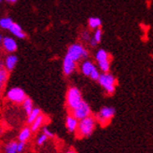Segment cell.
I'll use <instances>...</instances> for the list:
<instances>
[{"instance_id":"9c48e42d","label":"cell","mask_w":153,"mask_h":153,"mask_svg":"<svg viewBox=\"0 0 153 153\" xmlns=\"http://www.w3.org/2000/svg\"><path fill=\"white\" fill-rule=\"evenodd\" d=\"M2 45H3V48L4 50L9 52L10 54H12V52H15L17 51V43L15 41L12 37H9V36H6L2 39Z\"/></svg>"},{"instance_id":"e0dca14e","label":"cell","mask_w":153,"mask_h":153,"mask_svg":"<svg viewBox=\"0 0 153 153\" xmlns=\"http://www.w3.org/2000/svg\"><path fill=\"white\" fill-rule=\"evenodd\" d=\"M7 79H9V71L6 69L5 66H3V64H1V67H0V87H1V90L4 88Z\"/></svg>"},{"instance_id":"83f0119b","label":"cell","mask_w":153,"mask_h":153,"mask_svg":"<svg viewBox=\"0 0 153 153\" xmlns=\"http://www.w3.org/2000/svg\"><path fill=\"white\" fill-rule=\"evenodd\" d=\"M25 143L19 142V145H18V153H22V151L25 150Z\"/></svg>"},{"instance_id":"6da1fadb","label":"cell","mask_w":153,"mask_h":153,"mask_svg":"<svg viewBox=\"0 0 153 153\" xmlns=\"http://www.w3.org/2000/svg\"><path fill=\"white\" fill-rule=\"evenodd\" d=\"M96 123H97V120L95 117L91 116V115L79 120V127H78V130H76V136H79V137L91 136L94 131Z\"/></svg>"},{"instance_id":"30bf717a","label":"cell","mask_w":153,"mask_h":153,"mask_svg":"<svg viewBox=\"0 0 153 153\" xmlns=\"http://www.w3.org/2000/svg\"><path fill=\"white\" fill-rule=\"evenodd\" d=\"M79 120H76L71 114L67 115L65 118V126L67 128V131L71 134L76 133V130H78L79 127Z\"/></svg>"},{"instance_id":"7a4b0ae2","label":"cell","mask_w":153,"mask_h":153,"mask_svg":"<svg viewBox=\"0 0 153 153\" xmlns=\"http://www.w3.org/2000/svg\"><path fill=\"white\" fill-rule=\"evenodd\" d=\"M83 98L81 91L76 87H70L66 93V105L71 111L78 108L82 104Z\"/></svg>"},{"instance_id":"4dcf8cb0","label":"cell","mask_w":153,"mask_h":153,"mask_svg":"<svg viewBox=\"0 0 153 153\" xmlns=\"http://www.w3.org/2000/svg\"><path fill=\"white\" fill-rule=\"evenodd\" d=\"M65 153H76L74 149H69V150H67Z\"/></svg>"},{"instance_id":"5b68a950","label":"cell","mask_w":153,"mask_h":153,"mask_svg":"<svg viewBox=\"0 0 153 153\" xmlns=\"http://www.w3.org/2000/svg\"><path fill=\"white\" fill-rule=\"evenodd\" d=\"M27 97L25 91L19 87H12L6 94V98L7 100L16 105H22Z\"/></svg>"},{"instance_id":"5bb4252c","label":"cell","mask_w":153,"mask_h":153,"mask_svg":"<svg viewBox=\"0 0 153 153\" xmlns=\"http://www.w3.org/2000/svg\"><path fill=\"white\" fill-rule=\"evenodd\" d=\"M10 33L15 36L16 37L18 38H21V39H22V38H25V33L24 32V30H22V28L18 25V24H13L12 27L10 29Z\"/></svg>"},{"instance_id":"9a60e30c","label":"cell","mask_w":153,"mask_h":153,"mask_svg":"<svg viewBox=\"0 0 153 153\" xmlns=\"http://www.w3.org/2000/svg\"><path fill=\"white\" fill-rule=\"evenodd\" d=\"M45 119H46L45 115L41 114L40 116L38 117V118H37V119L33 122V124H32L31 126H30V128H31L32 133H36V131H38V129L42 127L43 123L45 122Z\"/></svg>"},{"instance_id":"cb8c5ba5","label":"cell","mask_w":153,"mask_h":153,"mask_svg":"<svg viewBox=\"0 0 153 153\" xmlns=\"http://www.w3.org/2000/svg\"><path fill=\"white\" fill-rule=\"evenodd\" d=\"M100 76H101L100 72H99V70L97 69V67H95L94 69V71L91 73V75H90V78H91V79L98 81V79H100Z\"/></svg>"},{"instance_id":"f1b7e54d","label":"cell","mask_w":153,"mask_h":153,"mask_svg":"<svg viewBox=\"0 0 153 153\" xmlns=\"http://www.w3.org/2000/svg\"><path fill=\"white\" fill-rule=\"evenodd\" d=\"M89 43H90V45H91V46H93V47H95V46L98 44L94 37H91V40H90V42H89Z\"/></svg>"},{"instance_id":"4316f807","label":"cell","mask_w":153,"mask_h":153,"mask_svg":"<svg viewBox=\"0 0 153 153\" xmlns=\"http://www.w3.org/2000/svg\"><path fill=\"white\" fill-rule=\"evenodd\" d=\"M82 39L83 40H85V41H87V42H90V40H91V35H90V33L88 32V31H84L83 33H82Z\"/></svg>"},{"instance_id":"7402d4cb","label":"cell","mask_w":153,"mask_h":153,"mask_svg":"<svg viewBox=\"0 0 153 153\" xmlns=\"http://www.w3.org/2000/svg\"><path fill=\"white\" fill-rule=\"evenodd\" d=\"M89 26L91 29H99V27L101 26V20L96 17H91L89 19Z\"/></svg>"},{"instance_id":"3957f363","label":"cell","mask_w":153,"mask_h":153,"mask_svg":"<svg viewBox=\"0 0 153 153\" xmlns=\"http://www.w3.org/2000/svg\"><path fill=\"white\" fill-rule=\"evenodd\" d=\"M98 83L105 91L108 94H113L116 91V78L110 73H102L100 79H98Z\"/></svg>"},{"instance_id":"d6986e66","label":"cell","mask_w":153,"mask_h":153,"mask_svg":"<svg viewBox=\"0 0 153 153\" xmlns=\"http://www.w3.org/2000/svg\"><path fill=\"white\" fill-rule=\"evenodd\" d=\"M19 141H10L5 146V153H18Z\"/></svg>"},{"instance_id":"44dd1931","label":"cell","mask_w":153,"mask_h":153,"mask_svg":"<svg viewBox=\"0 0 153 153\" xmlns=\"http://www.w3.org/2000/svg\"><path fill=\"white\" fill-rule=\"evenodd\" d=\"M13 21L9 18V17H6V18H2L0 20V27L3 28V29H7V30H10L12 25H13Z\"/></svg>"},{"instance_id":"52a82bcc","label":"cell","mask_w":153,"mask_h":153,"mask_svg":"<svg viewBox=\"0 0 153 153\" xmlns=\"http://www.w3.org/2000/svg\"><path fill=\"white\" fill-rule=\"evenodd\" d=\"M91 106L85 101H83L82 104L79 106L78 108H76V109L71 111L72 116H74L76 120H81L83 119L91 116Z\"/></svg>"},{"instance_id":"ba28073f","label":"cell","mask_w":153,"mask_h":153,"mask_svg":"<svg viewBox=\"0 0 153 153\" xmlns=\"http://www.w3.org/2000/svg\"><path fill=\"white\" fill-rule=\"evenodd\" d=\"M76 62L69 57L67 54L64 58V62H63V72L65 76H70L76 69Z\"/></svg>"},{"instance_id":"484cf974","label":"cell","mask_w":153,"mask_h":153,"mask_svg":"<svg viewBox=\"0 0 153 153\" xmlns=\"http://www.w3.org/2000/svg\"><path fill=\"white\" fill-rule=\"evenodd\" d=\"M41 131H42V134H46V135H47V136L49 137V138H52V137L54 136V134H53V133H52V132H51L50 130L48 129V127H46V126L42 127Z\"/></svg>"},{"instance_id":"f546056e","label":"cell","mask_w":153,"mask_h":153,"mask_svg":"<svg viewBox=\"0 0 153 153\" xmlns=\"http://www.w3.org/2000/svg\"><path fill=\"white\" fill-rule=\"evenodd\" d=\"M7 3H10V4H13V3H16L18 0H5Z\"/></svg>"},{"instance_id":"d4e9b609","label":"cell","mask_w":153,"mask_h":153,"mask_svg":"<svg viewBox=\"0 0 153 153\" xmlns=\"http://www.w3.org/2000/svg\"><path fill=\"white\" fill-rule=\"evenodd\" d=\"M93 37L96 40L97 43H100V41H101V39H102V31H101V29H100V28L95 30V32H94Z\"/></svg>"},{"instance_id":"8992f818","label":"cell","mask_w":153,"mask_h":153,"mask_svg":"<svg viewBox=\"0 0 153 153\" xmlns=\"http://www.w3.org/2000/svg\"><path fill=\"white\" fill-rule=\"evenodd\" d=\"M66 54L69 57H71L75 62H79L81 59L88 58L89 52L81 44L75 43V44H72L70 47L68 48Z\"/></svg>"},{"instance_id":"ffe728a7","label":"cell","mask_w":153,"mask_h":153,"mask_svg":"<svg viewBox=\"0 0 153 153\" xmlns=\"http://www.w3.org/2000/svg\"><path fill=\"white\" fill-rule=\"evenodd\" d=\"M22 108H24L25 111V114L27 115H30L32 113V111L34 110V102L33 100L30 97H27L26 100L24 102V104H22Z\"/></svg>"},{"instance_id":"2e32d148","label":"cell","mask_w":153,"mask_h":153,"mask_svg":"<svg viewBox=\"0 0 153 153\" xmlns=\"http://www.w3.org/2000/svg\"><path fill=\"white\" fill-rule=\"evenodd\" d=\"M41 114H42V112H41V109H40L39 108H35L34 110L32 111V113L27 116V120H26L27 124L32 125V124H33V122H34L38 117H39Z\"/></svg>"},{"instance_id":"ac0fdd59","label":"cell","mask_w":153,"mask_h":153,"mask_svg":"<svg viewBox=\"0 0 153 153\" xmlns=\"http://www.w3.org/2000/svg\"><path fill=\"white\" fill-rule=\"evenodd\" d=\"M95 60L97 61L98 64L105 62V61H109V55L108 51H105V50H99L95 54Z\"/></svg>"},{"instance_id":"4fadbf2b","label":"cell","mask_w":153,"mask_h":153,"mask_svg":"<svg viewBox=\"0 0 153 153\" xmlns=\"http://www.w3.org/2000/svg\"><path fill=\"white\" fill-rule=\"evenodd\" d=\"M31 134H32V131H31V128L30 127L22 128V131L20 132V134L18 135V141L26 143L29 140L30 137H31Z\"/></svg>"},{"instance_id":"277c9868","label":"cell","mask_w":153,"mask_h":153,"mask_svg":"<svg viewBox=\"0 0 153 153\" xmlns=\"http://www.w3.org/2000/svg\"><path fill=\"white\" fill-rule=\"evenodd\" d=\"M115 114H116V109L113 106H103L95 115V119L100 125L105 126L115 117Z\"/></svg>"},{"instance_id":"603a6c76","label":"cell","mask_w":153,"mask_h":153,"mask_svg":"<svg viewBox=\"0 0 153 153\" xmlns=\"http://www.w3.org/2000/svg\"><path fill=\"white\" fill-rule=\"evenodd\" d=\"M48 138H49V137L46 134H39L37 137V139H36V145H37V146H39V147L42 146V145L48 140Z\"/></svg>"},{"instance_id":"8fae6325","label":"cell","mask_w":153,"mask_h":153,"mask_svg":"<svg viewBox=\"0 0 153 153\" xmlns=\"http://www.w3.org/2000/svg\"><path fill=\"white\" fill-rule=\"evenodd\" d=\"M17 63H18V57L14 54H10V55H7L5 59L4 66L7 71L11 72V71H13L15 66H16Z\"/></svg>"},{"instance_id":"7c38bea8","label":"cell","mask_w":153,"mask_h":153,"mask_svg":"<svg viewBox=\"0 0 153 153\" xmlns=\"http://www.w3.org/2000/svg\"><path fill=\"white\" fill-rule=\"evenodd\" d=\"M96 66L91 62V61H84V62L82 63L81 65V67H80V69H81V72L84 76H90L91 73L94 71V69L95 68Z\"/></svg>"}]
</instances>
